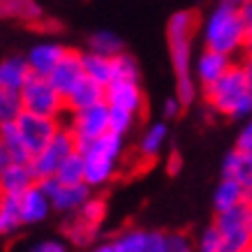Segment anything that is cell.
<instances>
[{"label":"cell","instance_id":"6da1fadb","mask_svg":"<svg viewBox=\"0 0 252 252\" xmlns=\"http://www.w3.org/2000/svg\"><path fill=\"white\" fill-rule=\"evenodd\" d=\"M201 97L206 99L211 111L231 121H248L252 116V95L245 88L238 63H234L215 84L201 88Z\"/></svg>","mask_w":252,"mask_h":252},{"label":"cell","instance_id":"7a4b0ae2","mask_svg":"<svg viewBox=\"0 0 252 252\" xmlns=\"http://www.w3.org/2000/svg\"><path fill=\"white\" fill-rule=\"evenodd\" d=\"M77 151L84 160V183L91 190H97L109 185L118 174L123 151H125V139L107 132L104 137L95 141L77 146Z\"/></svg>","mask_w":252,"mask_h":252},{"label":"cell","instance_id":"3957f363","mask_svg":"<svg viewBox=\"0 0 252 252\" xmlns=\"http://www.w3.org/2000/svg\"><path fill=\"white\" fill-rule=\"evenodd\" d=\"M201 39H204V49L234 58L238 54L243 56L248 35L238 21V12L215 5L201 23Z\"/></svg>","mask_w":252,"mask_h":252},{"label":"cell","instance_id":"277c9868","mask_svg":"<svg viewBox=\"0 0 252 252\" xmlns=\"http://www.w3.org/2000/svg\"><path fill=\"white\" fill-rule=\"evenodd\" d=\"M199 28V16L192 9H183L171 14L167 23V42H169V56H171V67H174L176 81L192 79V42L194 32Z\"/></svg>","mask_w":252,"mask_h":252},{"label":"cell","instance_id":"5b68a950","mask_svg":"<svg viewBox=\"0 0 252 252\" xmlns=\"http://www.w3.org/2000/svg\"><path fill=\"white\" fill-rule=\"evenodd\" d=\"M19 97H21V107L26 114L54 118V121H61V123L65 118V114H67L65 99L58 95V91L54 86L49 84V79L31 77L26 81V86L21 88Z\"/></svg>","mask_w":252,"mask_h":252},{"label":"cell","instance_id":"8992f818","mask_svg":"<svg viewBox=\"0 0 252 252\" xmlns=\"http://www.w3.org/2000/svg\"><path fill=\"white\" fill-rule=\"evenodd\" d=\"M74 151H77L74 137H72L65 127H61V130L56 132V137L51 139L37 155H32L31 162H28V167H31L32 176H35V181L42 183V181L54 178L58 167L63 164V160H65L67 155H72Z\"/></svg>","mask_w":252,"mask_h":252},{"label":"cell","instance_id":"52a82bcc","mask_svg":"<svg viewBox=\"0 0 252 252\" xmlns=\"http://www.w3.org/2000/svg\"><path fill=\"white\" fill-rule=\"evenodd\" d=\"M63 127L74 137L77 146L95 141L109 132V107L102 102V104H95V107L84 109V111L65 114Z\"/></svg>","mask_w":252,"mask_h":252},{"label":"cell","instance_id":"ba28073f","mask_svg":"<svg viewBox=\"0 0 252 252\" xmlns=\"http://www.w3.org/2000/svg\"><path fill=\"white\" fill-rule=\"evenodd\" d=\"M215 227L222 238V252H250L252 236L245 224V204L215 215Z\"/></svg>","mask_w":252,"mask_h":252},{"label":"cell","instance_id":"9c48e42d","mask_svg":"<svg viewBox=\"0 0 252 252\" xmlns=\"http://www.w3.org/2000/svg\"><path fill=\"white\" fill-rule=\"evenodd\" d=\"M37 185L44 190V194L49 197V201H51V211L67 215V218L77 213L79 208L93 197V190L86 183L63 185V183H58L56 178H49V181H42V183H37Z\"/></svg>","mask_w":252,"mask_h":252},{"label":"cell","instance_id":"30bf717a","mask_svg":"<svg viewBox=\"0 0 252 252\" xmlns=\"http://www.w3.org/2000/svg\"><path fill=\"white\" fill-rule=\"evenodd\" d=\"M14 123H16V130H19V134H21V139H23V144L28 148V153H31V158L37 155L39 151L56 137V132L63 127L61 121L32 116V114H26V111H21V116H19Z\"/></svg>","mask_w":252,"mask_h":252},{"label":"cell","instance_id":"8fae6325","mask_svg":"<svg viewBox=\"0 0 252 252\" xmlns=\"http://www.w3.org/2000/svg\"><path fill=\"white\" fill-rule=\"evenodd\" d=\"M65 54H67V46L58 39H37L35 44L28 46L23 58L31 69V77L49 79V74L56 69V65L63 61Z\"/></svg>","mask_w":252,"mask_h":252},{"label":"cell","instance_id":"7c38bea8","mask_svg":"<svg viewBox=\"0 0 252 252\" xmlns=\"http://www.w3.org/2000/svg\"><path fill=\"white\" fill-rule=\"evenodd\" d=\"M104 104L109 109H121L127 114H144L146 109V95L141 84L137 81H118L114 79L111 84L104 88Z\"/></svg>","mask_w":252,"mask_h":252},{"label":"cell","instance_id":"4fadbf2b","mask_svg":"<svg viewBox=\"0 0 252 252\" xmlns=\"http://www.w3.org/2000/svg\"><path fill=\"white\" fill-rule=\"evenodd\" d=\"M84 79L86 77H84V67H81V51L67 49V54L63 56V61L49 74V84L54 86L58 91V95L65 99Z\"/></svg>","mask_w":252,"mask_h":252},{"label":"cell","instance_id":"5bb4252c","mask_svg":"<svg viewBox=\"0 0 252 252\" xmlns=\"http://www.w3.org/2000/svg\"><path fill=\"white\" fill-rule=\"evenodd\" d=\"M231 65H234V58H229V56H222L218 51H211V49L199 51V56L192 61V77L197 81L199 91L215 84Z\"/></svg>","mask_w":252,"mask_h":252},{"label":"cell","instance_id":"9a60e30c","mask_svg":"<svg viewBox=\"0 0 252 252\" xmlns=\"http://www.w3.org/2000/svg\"><path fill=\"white\" fill-rule=\"evenodd\" d=\"M222 176L243 188V204H252V153L231 148L222 160Z\"/></svg>","mask_w":252,"mask_h":252},{"label":"cell","instance_id":"2e32d148","mask_svg":"<svg viewBox=\"0 0 252 252\" xmlns=\"http://www.w3.org/2000/svg\"><path fill=\"white\" fill-rule=\"evenodd\" d=\"M19 213H21L23 227L39 224V222H44L51 215V201H49V197L37 183L19 197Z\"/></svg>","mask_w":252,"mask_h":252},{"label":"cell","instance_id":"e0dca14e","mask_svg":"<svg viewBox=\"0 0 252 252\" xmlns=\"http://www.w3.org/2000/svg\"><path fill=\"white\" fill-rule=\"evenodd\" d=\"M28 79H31V69L26 65L23 54H9L0 58V91L21 93Z\"/></svg>","mask_w":252,"mask_h":252},{"label":"cell","instance_id":"ac0fdd59","mask_svg":"<svg viewBox=\"0 0 252 252\" xmlns=\"http://www.w3.org/2000/svg\"><path fill=\"white\" fill-rule=\"evenodd\" d=\"M37 183L28 164H14L9 162L7 167L0 171V192L2 197H21L26 190H31Z\"/></svg>","mask_w":252,"mask_h":252},{"label":"cell","instance_id":"d6986e66","mask_svg":"<svg viewBox=\"0 0 252 252\" xmlns=\"http://www.w3.org/2000/svg\"><path fill=\"white\" fill-rule=\"evenodd\" d=\"M169 141V125L164 121H158V123H151L141 137H139V144H137V153L144 158V160H155L158 155L164 151V146Z\"/></svg>","mask_w":252,"mask_h":252},{"label":"cell","instance_id":"ffe728a7","mask_svg":"<svg viewBox=\"0 0 252 252\" xmlns=\"http://www.w3.org/2000/svg\"><path fill=\"white\" fill-rule=\"evenodd\" d=\"M102 102H104V88L84 79L65 97V109H67V114H72V111H84V109H91L95 104H102Z\"/></svg>","mask_w":252,"mask_h":252},{"label":"cell","instance_id":"44dd1931","mask_svg":"<svg viewBox=\"0 0 252 252\" xmlns=\"http://www.w3.org/2000/svg\"><path fill=\"white\" fill-rule=\"evenodd\" d=\"M81 67H84V77L93 84L107 88L114 81V61L111 58H102L91 51H81Z\"/></svg>","mask_w":252,"mask_h":252},{"label":"cell","instance_id":"7402d4cb","mask_svg":"<svg viewBox=\"0 0 252 252\" xmlns=\"http://www.w3.org/2000/svg\"><path fill=\"white\" fill-rule=\"evenodd\" d=\"M12 19L23 23H39L44 19V12L35 0H0V21Z\"/></svg>","mask_w":252,"mask_h":252},{"label":"cell","instance_id":"603a6c76","mask_svg":"<svg viewBox=\"0 0 252 252\" xmlns=\"http://www.w3.org/2000/svg\"><path fill=\"white\" fill-rule=\"evenodd\" d=\"M0 148L5 151L9 162H14V164H28L31 162V153L23 144L19 130H16V123H2L0 125Z\"/></svg>","mask_w":252,"mask_h":252},{"label":"cell","instance_id":"cb8c5ba5","mask_svg":"<svg viewBox=\"0 0 252 252\" xmlns=\"http://www.w3.org/2000/svg\"><path fill=\"white\" fill-rule=\"evenodd\" d=\"M86 51H91L95 56H102V58H111L114 61L116 56L125 54V42H123L116 32L111 31H95L88 35V42H86Z\"/></svg>","mask_w":252,"mask_h":252},{"label":"cell","instance_id":"d4e9b609","mask_svg":"<svg viewBox=\"0 0 252 252\" xmlns=\"http://www.w3.org/2000/svg\"><path fill=\"white\" fill-rule=\"evenodd\" d=\"M243 204V188L231 181V178H224L222 176L218 181V188L213 192V208H215V215L218 213H227L231 208H236Z\"/></svg>","mask_w":252,"mask_h":252},{"label":"cell","instance_id":"484cf974","mask_svg":"<svg viewBox=\"0 0 252 252\" xmlns=\"http://www.w3.org/2000/svg\"><path fill=\"white\" fill-rule=\"evenodd\" d=\"M63 234L72 245H79V248H86V245H95L99 234V227L95 224H88L86 220H81L79 215H69L65 224H63Z\"/></svg>","mask_w":252,"mask_h":252},{"label":"cell","instance_id":"4316f807","mask_svg":"<svg viewBox=\"0 0 252 252\" xmlns=\"http://www.w3.org/2000/svg\"><path fill=\"white\" fill-rule=\"evenodd\" d=\"M23 227L21 213H19V197H2L0 204V238L14 236Z\"/></svg>","mask_w":252,"mask_h":252},{"label":"cell","instance_id":"83f0119b","mask_svg":"<svg viewBox=\"0 0 252 252\" xmlns=\"http://www.w3.org/2000/svg\"><path fill=\"white\" fill-rule=\"evenodd\" d=\"M54 178L63 185L84 183V160H81V153L74 151L72 155H67V158L63 160V164L58 167V171H56Z\"/></svg>","mask_w":252,"mask_h":252},{"label":"cell","instance_id":"f1b7e54d","mask_svg":"<svg viewBox=\"0 0 252 252\" xmlns=\"http://www.w3.org/2000/svg\"><path fill=\"white\" fill-rule=\"evenodd\" d=\"M146 243V229L139 227H130V229H123L116 238H111L116 252H144Z\"/></svg>","mask_w":252,"mask_h":252},{"label":"cell","instance_id":"f546056e","mask_svg":"<svg viewBox=\"0 0 252 252\" xmlns=\"http://www.w3.org/2000/svg\"><path fill=\"white\" fill-rule=\"evenodd\" d=\"M114 79L118 81H137L141 79V67H139L137 58L132 54H121L114 58Z\"/></svg>","mask_w":252,"mask_h":252},{"label":"cell","instance_id":"4dcf8cb0","mask_svg":"<svg viewBox=\"0 0 252 252\" xmlns=\"http://www.w3.org/2000/svg\"><path fill=\"white\" fill-rule=\"evenodd\" d=\"M74 215H79V218L86 220L88 224L102 227V222H104V218H107V201H104L102 197H95V194H93V197L88 199Z\"/></svg>","mask_w":252,"mask_h":252},{"label":"cell","instance_id":"1f68e13d","mask_svg":"<svg viewBox=\"0 0 252 252\" xmlns=\"http://www.w3.org/2000/svg\"><path fill=\"white\" fill-rule=\"evenodd\" d=\"M192 241H194V252H222V238L215 224L204 227Z\"/></svg>","mask_w":252,"mask_h":252},{"label":"cell","instance_id":"d6a6232c","mask_svg":"<svg viewBox=\"0 0 252 252\" xmlns=\"http://www.w3.org/2000/svg\"><path fill=\"white\" fill-rule=\"evenodd\" d=\"M137 123V116L127 114V111H121V109H109V132L116 134V137H127Z\"/></svg>","mask_w":252,"mask_h":252},{"label":"cell","instance_id":"836d02e7","mask_svg":"<svg viewBox=\"0 0 252 252\" xmlns=\"http://www.w3.org/2000/svg\"><path fill=\"white\" fill-rule=\"evenodd\" d=\"M144 252H169V238L167 231H146V243Z\"/></svg>","mask_w":252,"mask_h":252},{"label":"cell","instance_id":"e575fe53","mask_svg":"<svg viewBox=\"0 0 252 252\" xmlns=\"http://www.w3.org/2000/svg\"><path fill=\"white\" fill-rule=\"evenodd\" d=\"M169 252H194V241L183 231H167Z\"/></svg>","mask_w":252,"mask_h":252},{"label":"cell","instance_id":"d590c367","mask_svg":"<svg viewBox=\"0 0 252 252\" xmlns=\"http://www.w3.org/2000/svg\"><path fill=\"white\" fill-rule=\"evenodd\" d=\"M234 148H236V151H243V153H252V116L245 121L243 127H241Z\"/></svg>","mask_w":252,"mask_h":252},{"label":"cell","instance_id":"8d00e7d4","mask_svg":"<svg viewBox=\"0 0 252 252\" xmlns=\"http://www.w3.org/2000/svg\"><path fill=\"white\" fill-rule=\"evenodd\" d=\"M28 252H67V243L61 238H46V241L35 243Z\"/></svg>","mask_w":252,"mask_h":252},{"label":"cell","instance_id":"74e56055","mask_svg":"<svg viewBox=\"0 0 252 252\" xmlns=\"http://www.w3.org/2000/svg\"><path fill=\"white\" fill-rule=\"evenodd\" d=\"M181 114H183V104H181L176 97H169L167 102L162 104V118H164V123L176 121Z\"/></svg>","mask_w":252,"mask_h":252},{"label":"cell","instance_id":"f35d334b","mask_svg":"<svg viewBox=\"0 0 252 252\" xmlns=\"http://www.w3.org/2000/svg\"><path fill=\"white\" fill-rule=\"evenodd\" d=\"M238 21L243 26V31L248 37H252V0H245L241 9H238Z\"/></svg>","mask_w":252,"mask_h":252},{"label":"cell","instance_id":"ab89813d","mask_svg":"<svg viewBox=\"0 0 252 252\" xmlns=\"http://www.w3.org/2000/svg\"><path fill=\"white\" fill-rule=\"evenodd\" d=\"M238 67H241V74H243L245 88H248V93L252 95V56H241Z\"/></svg>","mask_w":252,"mask_h":252},{"label":"cell","instance_id":"60d3db41","mask_svg":"<svg viewBox=\"0 0 252 252\" xmlns=\"http://www.w3.org/2000/svg\"><path fill=\"white\" fill-rule=\"evenodd\" d=\"M245 0H218V5L220 7H227V9H234V12H238L241 9V5H243Z\"/></svg>","mask_w":252,"mask_h":252},{"label":"cell","instance_id":"b9f144b4","mask_svg":"<svg viewBox=\"0 0 252 252\" xmlns=\"http://www.w3.org/2000/svg\"><path fill=\"white\" fill-rule=\"evenodd\" d=\"M178 167H181V158H178V153H176V151H171V155H169V171H171V174H176V171H178Z\"/></svg>","mask_w":252,"mask_h":252},{"label":"cell","instance_id":"7bdbcfd3","mask_svg":"<svg viewBox=\"0 0 252 252\" xmlns=\"http://www.w3.org/2000/svg\"><path fill=\"white\" fill-rule=\"evenodd\" d=\"M91 252H116V250H114V245H111V241H104V243L93 245Z\"/></svg>","mask_w":252,"mask_h":252},{"label":"cell","instance_id":"ee69618b","mask_svg":"<svg viewBox=\"0 0 252 252\" xmlns=\"http://www.w3.org/2000/svg\"><path fill=\"white\" fill-rule=\"evenodd\" d=\"M245 224H248V231L252 236V204H245Z\"/></svg>","mask_w":252,"mask_h":252},{"label":"cell","instance_id":"f6af8a7d","mask_svg":"<svg viewBox=\"0 0 252 252\" xmlns=\"http://www.w3.org/2000/svg\"><path fill=\"white\" fill-rule=\"evenodd\" d=\"M7 164H9V158H7V155H5V151L0 148V171H2V169L7 167Z\"/></svg>","mask_w":252,"mask_h":252},{"label":"cell","instance_id":"bcb514c9","mask_svg":"<svg viewBox=\"0 0 252 252\" xmlns=\"http://www.w3.org/2000/svg\"><path fill=\"white\" fill-rule=\"evenodd\" d=\"M243 56H252V37H248V42H245V49H243Z\"/></svg>","mask_w":252,"mask_h":252},{"label":"cell","instance_id":"7dc6e473","mask_svg":"<svg viewBox=\"0 0 252 252\" xmlns=\"http://www.w3.org/2000/svg\"><path fill=\"white\" fill-rule=\"evenodd\" d=\"M0 204H2V192H0Z\"/></svg>","mask_w":252,"mask_h":252},{"label":"cell","instance_id":"c3c4849f","mask_svg":"<svg viewBox=\"0 0 252 252\" xmlns=\"http://www.w3.org/2000/svg\"><path fill=\"white\" fill-rule=\"evenodd\" d=\"M250 252H252V248H250Z\"/></svg>","mask_w":252,"mask_h":252}]
</instances>
